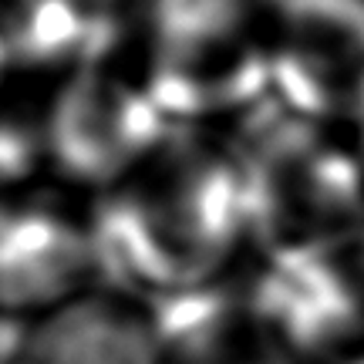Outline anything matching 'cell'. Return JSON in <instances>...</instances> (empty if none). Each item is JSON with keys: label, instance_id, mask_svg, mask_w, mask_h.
Returning <instances> with one entry per match:
<instances>
[{"label": "cell", "instance_id": "obj_2", "mask_svg": "<svg viewBox=\"0 0 364 364\" xmlns=\"http://www.w3.org/2000/svg\"><path fill=\"white\" fill-rule=\"evenodd\" d=\"M270 91L290 115L351 129L364 115V0H267Z\"/></svg>", "mask_w": 364, "mask_h": 364}, {"label": "cell", "instance_id": "obj_4", "mask_svg": "<svg viewBox=\"0 0 364 364\" xmlns=\"http://www.w3.org/2000/svg\"><path fill=\"white\" fill-rule=\"evenodd\" d=\"M24 364H159L152 324L129 304L78 297L44 317Z\"/></svg>", "mask_w": 364, "mask_h": 364}, {"label": "cell", "instance_id": "obj_7", "mask_svg": "<svg viewBox=\"0 0 364 364\" xmlns=\"http://www.w3.org/2000/svg\"><path fill=\"white\" fill-rule=\"evenodd\" d=\"M358 250H361V257H364V226H361V233H358Z\"/></svg>", "mask_w": 364, "mask_h": 364}, {"label": "cell", "instance_id": "obj_5", "mask_svg": "<svg viewBox=\"0 0 364 364\" xmlns=\"http://www.w3.org/2000/svg\"><path fill=\"white\" fill-rule=\"evenodd\" d=\"M85 267V236L44 209L0 220V297L11 304L51 297Z\"/></svg>", "mask_w": 364, "mask_h": 364}, {"label": "cell", "instance_id": "obj_6", "mask_svg": "<svg viewBox=\"0 0 364 364\" xmlns=\"http://www.w3.org/2000/svg\"><path fill=\"white\" fill-rule=\"evenodd\" d=\"M348 135H351V142H354V149H358V156H361V162H364V115L354 122L351 129H348Z\"/></svg>", "mask_w": 364, "mask_h": 364}, {"label": "cell", "instance_id": "obj_1", "mask_svg": "<svg viewBox=\"0 0 364 364\" xmlns=\"http://www.w3.org/2000/svg\"><path fill=\"white\" fill-rule=\"evenodd\" d=\"M263 250L354 243L364 226V162L348 129L280 108L243 152Z\"/></svg>", "mask_w": 364, "mask_h": 364}, {"label": "cell", "instance_id": "obj_3", "mask_svg": "<svg viewBox=\"0 0 364 364\" xmlns=\"http://www.w3.org/2000/svg\"><path fill=\"white\" fill-rule=\"evenodd\" d=\"M257 304L290 354L321 364H364V257L358 240L267 250Z\"/></svg>", "mask_w": 364, "mask_h": 364}]
</instances>
